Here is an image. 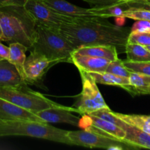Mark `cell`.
<instances>
[{
    "label": "cell",
    "mask_w": 150,
    "mask_h": 150,
    "mask_svg": "<svg viewBox=\"0 0 150 150\" xmlns=\"http://www.w3.org/2000/svg\"><path fill=\"white\" fill-rule=\"evenodd\" d=\"M58 32L76 48L91 45H114L117 51H125L130 31L110 23L101 17L78 18L72 23H64Z\"/></svg>",
    "instance_id": "cell-1"
},
{
    "label": "cell",
    "mask_w": 150,
    "mask_h": 150,
    "mask_svg": "<svg viewBox=\"0 0 150 150\" xmlns=\"http://www.w3.org/2000/svg\"><path fill=\"white\" fill-rule=\"evenodd\" d=\"M0 24L2 41L19 42L32 47L35 39L36 23L23 7L9 6L0 7Z\"/></svg>",
    "instance_id": "cell-2"
},
{
    "label": "cell",
    "mask_w": 150,
    "mask_h": 150,
    "mask_svg": "<svg viewBox=\"0 0 150 150\" xmlns=\"http://www.w3.org/2000/svg\"><path fill=\"white\" fill-rule=\"evenodd\" d=\"M29 49L43 55L54 65L64 62L72 63L76 48L59 32L36 23L35 39Z\"/></svg>",
    "instance_id": "cell-3"
},
{
    "label": "cell",
    "mask_w": 150,
    "mask_h": 150,
    "mask_svg": "<svg viewBox=\"0 0 150 150\" xmlns=\"http://www.w3.org/2000/svg\"><path fill=\"white\" fill-rule=\"evenodd\" d=\"M67 130H62L48 125L32 120L0 122L1 136H29L45 139L57 143L73 145L67 136Z\"/></svg>",
    "instance_id": "cell-4"
},
{
    "label": "cell",
    "mask_w": 150,
    "mask_h": 150,
    "mask_svg": "<svg viewBox=\"0 0 150 150\" xmlns=\"http://www.w3.org/2000/svg\"><path fill=\"white\" fill-rule=\"evenodd\" d=\"M26 85L16 87H0V98L35 114L47 108L63 106L48 99L42 94L34 92Z\"/></svg>",
    "instance_id": "cell-5"
},
{
    "label": "cell",
    "mask_w": 150,
    "mask_h": 150,
    "mask_svg": "<svg viewBox=\"0 0 150 150\" xmlns=\"http://www.w3.org/2000/svg\"><path fill=\"white\" fill-rule=\"evenodd\" d=\"M23 7L35 23L56 32H58L62 24L75 23L78 20L77 18L57 13L42 0H27Z\"/></svg>",
    "instance_id": "cell-6"
},
{
    "label": "cell",
    "mask_w": 150,
    "mask_h": 150,
    "mask_svg": "<svg viewBox=\"0 0 150 150\" xmlns=\"http://www.w3.org/2000/svg\"><path fill=\"white\" fill-rule=\"evenodd\" d=\"M79 70L82 80V92L80 100L76 107L79 114L83 115L103 108H109L93 78L88 72Z\"/></svg>",
    "instance_id": "cell-7"
},
{
    "label": "cell",
    "mask_w": 150,
    "mask_h": 150,
    "mask_svg": "<svg viewBox=\"0 0 150 150\" xmlns=\"http://www.w3.org/2000/svg\"><path fill=\"white\" fill-rule=\"evenodd\" d=\"M67 136L73 145L83 147L100 148L108 150H122L131 147L127 144L118 139L86 130L68 131Z\"/></svg>",
    "instance_id": "cell-8"
},
{
    "label": "cell",
    "mask_w": 150,
    "mask_h": 150,
    "mask_svg": "<svg viewBox=\"0 0 150 150\" xmlns=\"http://www.w3.org/2000/svg\"><path fill=\"white\" fill-rule=\"evenodd\" d=\"M79 127L83 130L100 133L103 136L123 142L125 132L119 126L92 114H83L79 121Z\"/></svg>",
    "instance_id": "cell-9"
},
{
    "label": "cell",
    "mask_w": 150,
    "mask_h": 150,
    "mask_svg": "<svg viewBox=\"0 0 150 150\" xmlns=\"http://www.w3.org/2000/svg\"><path fill=\"white\" fill-rule=\"evenodd\" d=\"M52 65L51 62L43 55L30 51V54L26 57L23 65L26 84L40 83L48 69Z\"/></svg>",
    "instance_id": "cell-10"
},
{
    "label": "cell",
    "mask_w": 150,
    "mask_h": 150,
    "mask_svg": "<svg viewBox=\"0 0 150 150\" xmlns=\"http://www.w3.org/2000/svg\"><path fill=\"white\" fill-rule=\"evenodd\" d=\"M72 112L79 113V110L73 107L62 106L58 108H49L36 113L38 117L45 122L67 123L73 126L79 127L80 118L75 116Z\"/></svg>",
    "instance_id": "cell-11"
},
{
    "label": "cell",
    "mask_w": 150,
    "mask_h": 150,
    "mask_svg": "<svg viewBox=\"0 0 150 150\" xmlns=\"http://www.w3.org/2000/svg\"><path fill=\"white\" fill-rule=\"evenodd\" d=\"M32 120L45 122L34 113L0 98V122Z\"/></svg>",
    "instance_id": "cell-12"
},
{
    "label": "cell",
    "mask_w": 150,
    "mask_h": 150,
    "mask_svg": "<svg viewBox=\"0 0 150 150\" xmlns=\"http://www.w3.org/2000/svg\"><path fill=\"white\" fill-rule=\"evenodd\" d=\"M48 7L57 13L66 16L77 18L97 17L94 16L90 8H83L71 4L66 0H42Z\"/></svg>",
    "instance_id": "cell-13"
},
{
    "label": "cell",
    "mask_w": 150,
    "mask_h": 150,
    "mask_svg": "<svg viewBox=\"0 0 150 150\" xmlns=\"http://www.w3.org/2000/svg\"><path fill=\"white\" fill-rule=\"evenodd\" d=\"M119 127L125 132L123 142L132 148H145L150 149V135L139 127L128 124L121 120Z\"/></svg>",
    "instance_id": "cell-14"
},
{
    "label": "cell",
    "mask_w": 150,
    "mask_h": 150,
    "mask_svg": "<svg viewBox=\"0 0 150 150\" xmlns=\"http://www.w3.org/2000/svg\"><path fill=\"white\" fill-rule=\"evenodd\" d=\"M111 62L105 59L90 56L75 54H73L72 56V63H73L79 70L89 73L105 72Z\"/></svg>",
    "instance_id": "cell-15"
},
{
    "label": "cell",
    "mask_w": 150,
    "mask_h": 150,
    "mask_svg": "<svg viewBox=\"0 0 150 150\" xmlns=\"http://www.w3.org/2000/svg\"><path fill=\"white\" fill-rule=\"evenodd\" d=\"M26 84L14 64L9 60L0 61V87H16Z\"/></svg>",
    "instance_id": "cell-16"
},
{
    "label": "cell",
    "mask_w": 150,
    "mask_h": 150,
    "mask_svg": "<svg viewBox=\"0 0 150 150\" xmlns=\"http://www.w3.org/2000/svg\"><path fill=\"white\" fill-rule=\"evenodd\" d=\"M73 54L100 57L109 61L118 59V51L114 45H91L76 48Z\"/></svg>",
    "instance_id": "cell-17"
},
{
    "label": "cell",
    "mask_w": 150,
    "mask_h": 150,
    "mask_svg": "<svg viewBox=\"0 0 150 150\" xmlns=\"http://www.w3.org/2000/svg\"><path fill=\"white\" fill-rule=\"evenodd\" d=\"M10 48V55H9V61L14 64L15 67L20 73L22 79L25 82V73L23 65L26 56V52L28 48L19 42H11L9 45ZM26 83V82H25Z\"/></svg>",
    "instance_id": "cell-18"
},
{
    "label": "cell",
    "mask_w": 150,
    "mask_h": 150,
    "mask_svg": "<svg viewBox=\"0 0 150 150\" xmlns=\"http://www.w3.org/2000/svg\"><path fill=\"white\" fill-rule=\"evenodd\" d=\"M89 73V72H88ZM89 75L94 79L97 83L116 86L123 88L129 92L130 88L129 78L120 77L115 76L107 72H100V73H89Z\"/></svg>",
    "instance_id": "cell-19"
},
{
    "label": "cell",
    "mask_w": 150,
    "mask_h": 150,
    "mask_svg": "<svg viewBox=\"0 0 150 150\" xmlns=\"http://www.w3.org/2000/svg\"><path fill=\"white\" fill-rule=\"evenodd\" d=\"M129 81L130 88L128 92L132 95H150V76L130 72Z\"/></svg>",
    "instance_id": "cell-20"
},
{
    "label": "cell",
    "mask_w": 150,
    "mask_h": 150,
    "mask_svg": "<svg viewBox=\"0 0 150 150\" xmlns=\"http://www.w3.org/2000/svg\"><path fill=\"white\" fill-rule=\"evenodd\" d=\"M91 11L93 13L94 16L97 17L108 18L115 17V18H125L124 12L129 9V7L126 3L120 4H114V5L105 6V7H91Z\"/></svg>",
    "instance_id": "cell-21"
},
{
    "label": "cell",
    "mask_w": 150,
    "mask_h": 150,
    "mask_svg": "<svg viewBox=\"0 0 150 150\" xmlns=\"http://www.w3.org/2000/svg\"><path fill=\"white\" fill-rule=\"evenodd\" d=\"M118 118L128 124L139 127L145 133L150 135V116L139 114H124L114 112Z\"/></svg>",
    "instance_id": "cell-22"
},
{
    "label": "cell",
    "mask_w": 150,
    "mask_h": 150,
    "mask_svg": "<svg viewBox=\"0 0 150 150\" xmlns=\"http://www.w3.org/2000/svg\"><path fill=\"white\" fill-rule=\"evenodd\" d=\"M125 52L128 61L150 62V51L142 45L127 42Z\"/></svg>",
    "instance_id": "cell-23"
},
{
    "label": "cell",
    "mask_w": 150,
    "mask_h": 150,
    "mask_svg": "<svg viewBox=\"0 0 150 150\" xmlns=\"http://www.w3.org/2000/svg\"><path fill=\"white\" fill-rule=\"evenodd\" d=\"M125 67L130 72L150 76V62H132L122 60Z\"/></svg>",
    "instance_id": "cell-24"
},
{
    "label": "cell",
    "mask_w": 150,
    "mask_h": 150,
    "mask_svg": "<svg viewBox=\"0 0 150 150\" xmlns=\"http://www.w3.org/2000/svg\"><path fill=\"white\" fill-rule=\"evenodd\" d=\"M105 72L120 77L129 78L130 75V72L123 64L122 60L120 59L119 58L114 61H111L108 64Z\"/></svg>",
    "instance_id": "cell-25"
},
{
    "label": "cell",
    "mask_w": 150,
    "mask_h": 150,
    "mask_svg": "<svg viewBox=\"0 0 150 150\" xmlns=\"http://www.w3.org/2000/svg\"><path fill=\"white\" fill-rule=\"evenodd\" d=\"M127 42L142 45H150V32H130Z\"/></svg>",
    "instance_id": "cell-26"
},
{
    "label": "cell",
    "mask_w": 150,
    "mask_h": 150,
    "mask_svg": "<svg viewBox=\"0 0 150 150\" xmlns=\"http://www.w3.org/2000/svg\"><path fill=\"white\" fill-rule=\"evenodd\" d=\"M124 17L127 18L137 20H147L150 21V11L143 10V9L129 8L123 13Z\"/></svg>",
    "instance_id": "cell-27"
},
{
    "label": "cell",
    "mask_w": 150,
    "mask_h": 150,
    "mask_svg": "<svg viewBox=\"0 0 150 150\" xmlns=\"http://www.w3.org/2000/svg\"><path fill=\"white\" fill-rule=\"evenodd\" d=\"M135 1V0H86L85 1L89 3L91 7H105V6L114 5V4H120L128 1Z\"/></svg>",
    "instance_id": "cell-28"
},
{
    "label": "cell",
    "mask_w": 150,
    "mask_h": 150,
    "mask_svg": "<svg viewBox=\"0 0 150 150\" xmlns=\"http://www.w3.org/2000/svg\"><path fill=\"white\" fill-rule=\"evenodd\" d=\"M130 32H150V21L137 20L133 23Z\"/></svg>",
    "instance_id": "cell-29"
},
{
    "label": "cell",
    "mask_w": 150,
    "mask_h": 150,
    "mask_svg": "<svg viewBox=\"0 0 150 150\" xmlns=\"http://www.w3.org/2000/svg\"><path fill=\"white\" fill-rule=\"evenodd\" d=\"M129 8L143 9V10H149L150 11V3L144 1V0H135V1L126 2Z\"/></svg>",
    "instance_id": "cell-30"
},
{
    "label": "cell",
    "mask_w": 150,
    "mask_h": 150,
    "mask_svg": "<svg viewBox=\"0 0 150 150\" xmlns=\"http://www.w3.org/2000/svg\"><path fill=\"white\" fill-rule=\"evenodd\" d=\"M27 0H0V7L9 6H21L23 7Z\"/></svg>",
    "instance_id": "cell-31"
},
{
    "label": "cell",
    "mask_w": 150,
    "mask_h": 150,
    "mask_svg": "<svg viewBox=\"0 0 150 150\" xmlns=\"http://www.w3.org/2000/svg\"><path fill=\"white\" fill-rule=\"evenodd\" d=\"M10 55V48L9 46H6L0 41V59H9Z\"/></svg>",
    "instance_id": "cell-32"
},
{
    "label": "cell",
    "mask_w": 150,
    "mask_h": 150,
    "mask_svg": "<svg viewBox=\"0 0 150 150\" xmlns=\"http://www.w3.org/2000/svg\"><path fill=\"white\" fill-rule=\"evenodd\" d=\"M0 41H2V31H1V24H0Z\"/></svg>",
    "instance_id": "cell-33"
},
{
    "label": "cell",
    "mask_w": 150,
    "mask_h": 150,
    "mask_svg": "<svg viewBox=\"0 0 150 150\" xmlns=\"http://www.w3.org/2000/svg\"><path fill=\"white\" fill-rule=\"evenodd\" d=\"M145 48L148 50V51H150V45H148V46H145Z\"/></svg>",
    "instance_id": "cell-34"
},
{
    "label": "cell",
    "mask_w": 150,
    "mask_h": 150,
    "mask_svg": "<svg viewBox=\"0 0 150 150\" xmlns=\"http://www.w3.org/2000/svg\"><path fill=\"white\" fill-rule=\"evenodd\" d=\"M1 60H2V59H0V61H1Z\"/></svg>",
    "instance_id": "cell-35"
},
{
    "label": "cell",
    "mask_w": 150,
    "mask_h": 150,
    "mask_svg": "<svg viewBox=\"0 0 150 150\" xmlns=\"http://www.w3.org/2000/svg\"><path fill=\"white\" fill-rule=\"evenodd\" d=\"M84 1H86V0H84Z\"/></svg>",
    "instance_id": "cell-36"
}]
</instances>
